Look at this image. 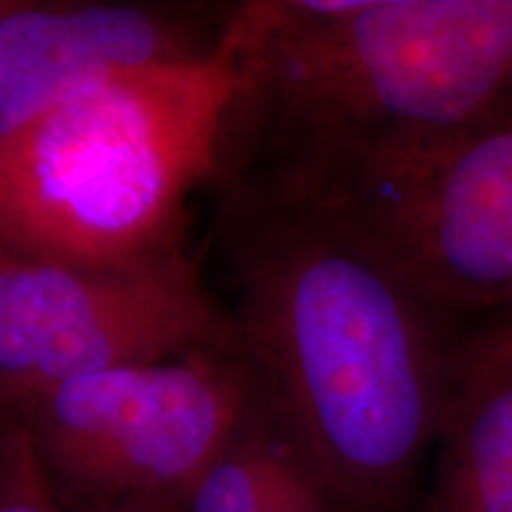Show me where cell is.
Here are the masks:
<instances>
[{
    "label": "cell",
    "mask_w": 512,
    "mask_h": 512,
    "mask_svg": "<svg viewBox=\"0 0 512 512\" xmlns=\"http://www.w3.org/2000/svg\"><path fill=\"white\" fill-rule=\"evenodd\" d=\"M17 3H8V0H0V19L8 15L10 10H15Z\"/></svg>",
    "instance_id": "11"
},
{
    "label": "cell",
    "mask_w": 512,
    "mask_h": 512,
    "mask_svg": "<svg viewBox=\"0 0 512 512\" xmlns=\"http://www.w3.org/2000/svg\"><path fill=\"white\" fill-rule=\"evenodd\" d=\"M230 356L105 370L22 403L64 505L79 512H183L256 403Z\"/></svg>",
    "instance_id": "5"
},
{
    "label": "cell",
    "mask_w": 512,
    "mask_h": 512,
    "mask_svg": "<svg viewBox=\"0 0 512 512\" xmlns=\"http://www.w3.org/2000/svg\"><path fill=\"white\" fill-rule=\"evenodd\" d=\"M235 200L233 325L261 401L337 512H394L444 418V313L306 204Z\"/></svg>",
    "instance_id": "1"
},
{
    "label": "cell",
    "mask_w": 512,
    "mask_h": 512,
    "mask_svg": "<svg viewBox=\"0 0 512 512\" xmlns=\"http://www.w3.org/2000/svg\"><path fill=\"white\" fill-rule=\"evenodd\" d=\"M259 185L335 223L439 313L512 309V107L453 131L294 152Z\"/></svg>",
    "instance_id": "4"
},
{
    "label": "cell",
    "mask_w": 512,
    "mask_h": 512,
    "mask_svg": "<svg viewBox=\"0 0 512 512\" xmlns=\"http://www.w3.org/2000/svg\"><path fill=\"white\" fill-rule=\"evenodd\" d=\"M24 422L0 434V512H64Z\"/></svg>",
    "instance_id": "10"
},
{
    "label": "cell",
    "mask_w": 512,
    "mask_h": 512,
    "mask_svg": "<svg viewBox=\"0 0 512 512\" xmlns=\"http://www.w3.org/2000/svg\"><path fill=\"white\" fill-rule=\"evenodd\" d=\"M226 41L98 83L0 143V249L124 268L178 247L195 190L221 169L240 95Z\"/></svg>",
    "instance_id": "2"
},
{
    "label": "cell",
    "mask_w": 512,
    "mask_h": 512,
    "mask_svg": "<svg viewBox=\"0 0 512 512\" xmlns=\"http://www.w3.org/2000/svg\"><path fill=\"white\" fill-rule=\"evenodd\" d=\"M240 354L202 275L174 249L124 268H72L0 249V401L190 356Z\"/></svg>",
    "instance_id": "6"
},
{
    "label": "cell",
    "mask_w": 512,
    "mask_h": 512,
    "mask_svg": "<svg viewBox=\"0 0 512 512\" xmlns=\"http://www.w3.org/2000/svg\"><path fill=\"white\" fill-rule=\"evenodd\" d=\"M183 512H337L261 396Z\"/></svg>",
    "instance_id": "9"
},
{
    "label": "cell",
    "mask_w": 512,
    "mask_h": 512,
    "mask_svg": "<svg viewBox=\"0 0 512 512\" xmlns=\"http://www.w3.org/2000/svg\"><path fill=\"white\" fill-rule=\"evenodd\" d=\"M190 55L155 10L17 3L0 19V143L112 76Z\"/></svg>",
    "instance_id": "7"
},
{
    "label": "cell",
    "mask_w": 512,
    "mask_h": 512,
    "mask_svg": "<svg viewBox=\"0 0 512 512\" xmlns=\"http://www.w3.org/2000/svg\"><path fill=\"white\" fill-rule=\"evenodd\" d=\"M221 38L240 67L233 117L261 128L275 159L512 107V0L249 3Z\"/></svg>",
    "instance_id": "3"
},
{
    "label": "cell",
    "mask_w": 512,
    "mask_h": 512,
    "mask_svg": "<svg viewBox=\"0 0 512 512\" xmlns=\"http://www.w3.org/2000/svg\"><path fill=\"white\" fill-rule=\"evenodd\" d=\"M422 512H512V323L456 347Z\"/></svg>",
    "instance_id": "8"
}]
</instances>
